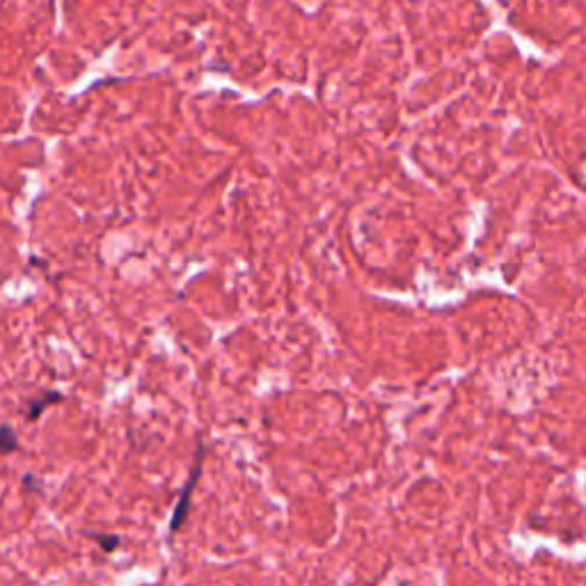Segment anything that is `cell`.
<instances>
[{"instance_id": "277c9868", "label": "cell", "mask_w": 586, "mask_h": 586, "mask_svg": "<svg viewBox=\"0 0 586 586\" xmlns=\"http://www.w3.org/2000/svg\"><path fill=\"white\" fill-rule=\"evenodd\" d=\"M85 536H92L94 540H97L99 545H101L103 552H115L117 548H120L121 539L115 534H99V531H85Z\"/></svg>"}, {"instance_id": "7a4b0ae2", "label": "cell", "mask_w": 586, "mask_h": 586, "mask_svg": "<svg viewBox=\"0 0 586 586\" xmlns=\"http://www.w3.org/2000/svg\"><path fill=\"white\" fill-rule=\"evenodd\" d=\"M62 401H65V394H60V392L56 390H47L39 396H33V399H28V403H26V422H37L44 414V410H48L56 403H62Z\"/></svg>"}, {"instance_id": "3957f363", "label": "cell", "mask_w": 586, "mask_h": 586, "mask_svg": "<svg viewBox=\"0 0 586 586\" xmlns=\"http://www.w3.org/2000/svg\"><path fill=\"white\" fill-rule=\"evenodd\" d=\"M0 443H3V456H10L12 452H16V449H19V440H16L15 428H12L10 424H5V426H3V431H0Z\"/></svg>"}, {"instance_id": "6da1fadb", "label": "cell", "mask_w": 586, "mask_h": 586, "mask_svg": "<svg viewBox=\"0 0 586 586\" xmlns=\"http://www.w3.org/2000/svg\"><path fill=\"white\" fill-rule=\"evenodd\" d=\"M204 456H206V445H204V440H200V443H197V452H195V463H193V470H191V475H188V481H186V486H183L182 495H179L177 507H174L173 516H170V525H168V540H170V543L174 540L177 531L182 529V525L186 522V518H188V511H191V497H193V490H195L197 481H200L202 470H204Z\"/></svg>"}]
</instances>
